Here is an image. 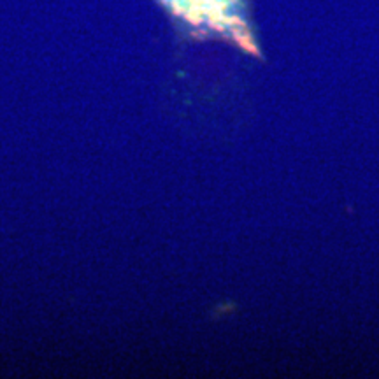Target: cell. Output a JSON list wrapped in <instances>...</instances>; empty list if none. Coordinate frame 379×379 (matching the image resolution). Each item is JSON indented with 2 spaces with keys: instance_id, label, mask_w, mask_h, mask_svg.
I'll return each instance as SVG.
<instances>
[{
  "instance_id": "1",
  "label": "cell",
  "mask_w": 379,
  "mask_h": 379,
  "mask_svg": "<svg viewBox=\"0 0 379 379\" xmlns=\"http://www.w3.org/2000/svg\"><path fill=\"white\" fill-rule=\"evenodd\" d=\"M188 23L207 26L230 34L236 39L246 37V26L240 12V0H164Z\"/></svg>"
}]
</instances>
